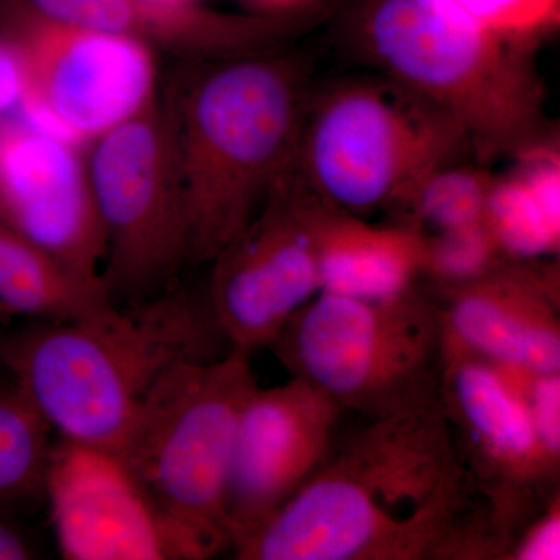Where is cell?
Here are the masks:
<instances>
[{
  "label": "cell",
  "instance_id": "cell-1",
  "mask_svg": "<svg viewBox=\"0 0 560 560\" xmlns=\"http://www.w3.org/2000/svg\"><path fill=\"white\" fill-rule=\"evenodd\" d=\"M508 547L436 399L371 419L232 552L241 560H501Z\"/></svg>",
  "mask_w": 560,
  "mask_h": 560
},
{
  "label": "cell",
  "instance_id": "cell-2",
  "mask_svg": "<svg viewBox=\"0 0 560 560\" xmlns=\"http://www.w3.org/2000/svg\"><path fill=\"white\" fill-rule=\"evenodd\" d=\"M228 350L208 301L167 290L31 323L0 338V366L58 440L117 451L165 375Z\"/></svg>",
  "mask_w": 560,
  "mask_h": 560
},
{
  "label": "cell",
  "instance_id": "cell-3",
  "mask_svg": "<svg viewBox=\"0 0 560 560\" xmlns=\"http://www.w3.org/2000/svg\"><path fill=\"white\" fill-rule=\"evenodd\" d=\"M304 62L270 50L197 60L167 98L189 261H212L296 156L311 98Z\"/></svg>",
  "mask_w": 560,
  "mask_h": 560
},
{
  "label": "cell",
  "instance_id": "cell-4",
  "mask_svg": "<svg viewBox=\"0 0 560 560\" xmlns=\"http://www.w3.org/2000/svg\"><path fill=\"white\" fill-rule=\"evenodd\" d=\"M348 22L383 75L447 114L478 161L547 136L536 40L481 31L441 0H357Z\"/></svg>",
  "mask_w": 560,
  "mask_h": 560
},
{
  "label": "cell",
  "instance_id": "cell-5",
  "mask_svg": "<svg viewBox=\"0 0 560 560\" xmlns=\"http://www.w3.org/2000/svg\"><path fill=\"white\" fill-rule=\"evenodd\" d=\"M257 388L250 355L184 363L150 394L117 453L168 530L178 560L231 550L226 495L243 405Z\"/></svg>",
  "mask_w": 560,
  "mask_h": 560
},
{
  "label": "cell",
  "instance_id": "cell-6",
  "mask_svg": "<svg viewBox=\"0 0 560 560\" xmlns=\"http://www.w3.org/2000/svg\"><path fill=\"white\" fill-rule=\"evenodd\" d=\"M466 156L469 142L447 114L382 75L311 94L296 165L324 201L368 219L396 210L423 176Z\"/></svg>",
  "mask_w": 560,
  "mask_h": 560
},
{
  "label": "cell",
  "instance_id": "cell-7",
  "mask_svg": "<svg viewBox=\"0 0 560 560\" xmlns=\"http://www.w3.org/2000/svg\"><path fill=\"white\" fill-rule=\"evenodd\" d=\"M270 348L291 377L378 419L438 399L444 327L436 302L416 289L386 301L318 293Z\"/></svg>",
  "mask_w": 560,
  "mask_h": 560
},
{
  "label": "cell",
  "instance_id": "cell-8",
  "mask_svg": "<svg viewBox=\"0 0 560 560\" xmlns=\"http://www.w3.org/2000/svg\"><path fill=\"white\" fill-rule=\"evenodd\" d=\"M86 160L105 232L102 279L110 300L136 302L164 293L189 261L165 98L88 143Z\"/></svg>",
  "mask_w": 560,
  "mask_h": 560
},
{
  "label": "cell",
  "instance_id": "cell-9",
  "mask_svg": "<svg viewBox=\"0 0 560 560\" xmlns=\"http://www.w3.org/2000/svg\"><path fill=\"white\" fill-rule=\"evenodd\" d=\"M0 32L24 68V113L81 145L160 97L158 51L140 40L40 16L13 0H0Z\"/></svg>",
  "mask_w": 560,
  "mask_h": 560
},
{
  "label": "cell",
  "instance_id": "cell-10",
  "mask_svg": "<svg viewBox=\"0 0 560 560\" xmlns=\"http://www.w3.org/2000/svg\"><path fill=\"white\" fill-rule=\"evenodd\" d=\"M528 374L477 355L444 335L438 399L456 455L512 541L558 493L559 482L560 458L544 447L530 419Z\"/></svg>",
  "mask_w": 560,
  "mask_h": 560
},
{
  "label": "cell",
  "instance_id": "cell-11",
  "mask_svg": "<svg viewBox=\"0 0 560 560\" xmlns=\"http://www.w3.org/2000/svg\"><path fill=\"white\" fill-rule=\"evenodd\" d=\"M324 202L294 156L257 215L212 260L208 304L230 349L268 348L319 293L315 228Z\"/></svg>",
  "mask_w": 560,
  "mask_h": 560
},
{
  "label": "cell",
  "instance_id": "cell-12",
  "mask_svg": "<svg viewBox=\"0 0 560 560\" xmlns=\"http://www.w3.org/2000/svg\"><path fill=\"white\" fill-rule=\"evenodd\" d=\"M0 221L105 285V232L81 143L25 117L0 120Z\"/></svg>",
  "mask_w": 560,
  "mask_h": 560
},
{
  "label": "cell",
  "instance_id": "cell-13",
  "mask_svg": "<svg viewBox=\"0 0 560 560\" xmlns=\"http://www.w3.org/2000/svg\"><path fill=\"white\" fill-rule=\"evenodd\" d=\"M342 408L291 377L257 388L243 405L232 448L226 518L231 550L311 480L331 452Z\"/></svg>",
  "mask_w": 560,
  "mask_h": 560
},
{
  "label": "cell",
  "instance_id": "cell-14",
  "mask_svg": "<svg viewBox=\"0 0 560 560\" xmlns=\"http://www.w3.org/2000/svg\"><path fill=\"white\" fill-rule=\"evenodd\" d=\"M43 492L62 559H176L160 512L116 451L54 442Z\"/></svg>",
  "mask_w": 560,
  "mask_h": 560
},
{
  "label": "cell",
  "instance_id": "cell-15",
  "mask_svg": "<svg viewBox=\"0 0 560 560\" xmlns=\"http://www.w3.org/2000/svg\"><path fill=\"white\" fill-rule=\"evenodd\" d=\"M438 290L448 340L512 370L560 372L558 261L506 259L480 278Z\"/></svg>",
  "mask_w": 560,
  "mask_h": 560
},
{
  "label": "cell",
  "instance_id": "cell-16",
  "mask_svg": "<svg viewBox=\"0 0 560 560\" xmlns=\"http://www.w3.org/2000/svg\"><path fill=\"white\" fill-rule=\"evenodd\" d=\"M40 16L116 33L194 60L282 49L283 40L326 13L329 0L291 16L226 13L205 3L156 0H13Z\"/></svg>",
  "mask_w": 560,
  "mask_h": 560
},
{
  "label": "cell",
  "instance_id": "cell-17",
  "mask_svg": "<svg viewBox=\"0 0 560 560\" xmlns=\"http://www.w3.org/2000/svg\"><path fill=\"white\" fill-rule=\"evenodd\" d=\"M315 238L319 293L394 300L422 278L423 234L407 224H374L324 202Z\"/></svg>",
  "mask_w": 560,
  "mask_h": 560
},
{
  "label": "cell",
  "instance_id": "cell-18",
  "mask_svg": "<svg viewBox=\"0 0 560 560\" xmlns=\"http://www.w3.org/2000/svg\"><path fill=\"white\" fill-rule=\"evenodd\" d=\"M109 302L105 285L81 279L0 221V319L58 323Z\"/></svg>",
  "mask_w": 560,
  "mask_h": 560
},
{
  "label": "cell",
  "instance_id": "cell-19",
  "mask_svg": "<svg viewBox=\"0 0 560 560\" xmlns=\"http://www.w3.org/2000/svg\"><path fill=\"white\" fill-rule=\"evenodd\" d=\"M482 221L506 259L540 260L559 254V210L515 171L493 176Z\"/></svg>",
  "mask_w": 560,
  "mask_h": 560
},
{
  "label": "cell",
  "instance_id": "cell-20",
  "mask_svg": "<svg viewBox=\"0 0 560 560\" xmlns=\"http://www.w3.org/2000/svg\"><path fill=\"white\" fill-rule=\"evenodd\" d=\"M493 175L486 168L452 162L434 168L397 206L400 224L423 235L474 226L485 220Z\"/></svg>",
  "mask_w": 560,
  "mask_h": 560
},
{
  "label": "cell",
  "instance_id": "cell-21",
  "mask_svg": "<svg viewBox=\"0 0 560 560\" xmlns=\"http://www.w3.org/2000/svg\"><path fill=\"white\" fill-rule=\"evenodd\" d=\"M51 434L13 383L0 385V506L43 492Z\"/></svg>",
  "mask_w": 560,
  "mask_h": 560
},
{
  "label": "cell",
  "instance_id": "cell-22",
  "mask_svg": "<svg viewBox=\"0 0 560 560\" xmlns=\"http://www.w3.org/2000/svg\"><path fill=\"white\" fill-rule=\"evenodd\" d=\"M506 260L485 221L474 226L423 235L422 278L441 287L480 278Z\"/></svg>",
  "mask_w": 560,
  "mask_h": 560
},
{
  "label": "cell",
  "instance_id": "cell-23",
  "mask_svg": "<svg viewBox=\"0 0 560 560\" xmlns=\"http://www.w3.org/2000/svg\"><path fill=\"white\" fill-rule=\"evenodd\" d=\"M481 31L537 40L560 24V0H441Z\"/></svg>",
  "mask_w": 560,
  "mask_h": 560
},
{
  "label": "cell",
  "instance_id": "cell-24",
  "mask_svg": "<svg viewBox=\"0 0 560 560\" xmlns=\"http://www.w3.org/2000/svg\"><path fill=\"white\" fill-rule=\"evenodd\" d=\"M526 400L544 447L560 458V372L526 375Z\"/></svg>",
  "mask_w": 560,
  "mask_h": 560
},
{
  "label": "cell",
  "instance_id": "cell-25",
  "mask_svg": "<svg viewBox=\"0 0 560 560\" xmlns=\"http://www.w3.org/2000/svg\"><path fill=\"white\" fill-rule=\"evenodd\" d=\"M506 560L560 559L559 492L517 534Z\"/></svg>",
  "mask_w": 560,
  "mask_h": 560
},
{
  "label": "cell",
  "instance_id": "cell-26",
  "mask_svg": "<svg viewBox=\"0 0 560 560\" xmlns=\"http://www.w3.org/2000/svg\"><path fill=\"white\" fill-rule=\"evenodd\" d=\"M25 105V75L20 54L0 32V120L18 117Z\"/></svg>",
  "mask_w": 560,
  "mask_h": 560
},
{
  "label": "cell",
  "instance_id": "cell-27",
  "mask_svg": "<svg viewBox=\"0 0 560 560\" xmlns=\"http://www.w3.org/2000/svg\"><path fill=\"white\" fill-rule=\"evenodd\" d=\"M248 13L261 16H291L319 5L324 0H241Z\"/></svg>",
  "mask_w": 560,
  "mask_h": 560
},
{
  "label": "cell",
  "instance_id": "cell-28",
  "mask_svg": "<svg viewBox=\"0 0 560 560\" xmlns=\"http://www.w3.org/2000/svg\"><path fill=\"white\" fill-rule=\"evenodd\" d=\"M35 558L31 541L20 529L0 521V560H25Z\"/></svg>",
  "mask_w": 560,
  "mask_h": 560
},
{
  "label": "cell",
  "instance_id": "cell-29",
  "mask_svg": "<svg viewBox=\"0 0 560 560\" xmlns=\"http://www.w3.org/2000/svg\"><path fill=\"white\" fill-rule=\"evenodd\" d=\"M156 2L176 3V5H190V3H202V0H156Z\"/></svg>",
  "mask_w": 560,
  "mask_h": 560
},
{
  "label": "cell",
  "instance_id": "cell-30",
  "mask_svg": "<svg viewBox=\"0 0 560 560\" xmlns=\"http://www.w3.org/2000/svg\"><path fill=\"white\" fill-rule=\"evenodd\" d=\"M3 370H2V366H0V374H2ZM3 374H5V372H3Z\"/></svg>",
  "mask_w": 560,
  "mask_h": 560
}]
</instances>
